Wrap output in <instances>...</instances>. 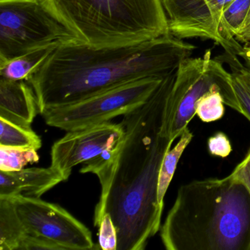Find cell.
<instances>
[{
	"instance_id": "1",
	"label": "cell",
	"mask_w": 250,
	"mask_h": 250,
	"mask_svg": "<svg viewBox=\"0 0 250 250\" xmlns=\"http://www.w3.org/2000/svg\"><path fill=\"white\" fill-rule=\"evenodd\" d=\"M176 72L124 115L119 143L80 169L99 178L102 192L94 225L99 228L104 215H110L118 234L117 250H145L160 229L164 207L158 201V181L164 158L175 141L169 137L166 111Z\"/></svg>"
},
{
	"instance_id": "2",
	"label": "cell",
	"mask_w": 250,
	"mask_h": 250,
	"mask_svg": "<svg viewBox=\"0 0 250 250\" xmlns=\"http://www.w3.org/2000/svg\"><path fill=\"white\" fill-rule=\"evenodd\" d=\"M196 49L170 33L140 43L100 47L71 39L60 43L27 82L42 115L130 82L164 78Z\"/></svg>"
},
{
	"instance_id": "3",
	"label": "cell",
	"mask_w": 250,
	"mask_h": 250,
	"mask_svg": "<svg viewBox=\"0 0 250 250\" xmlns=\"http://www.w3.org/2000/svg\"><path fill=\"white\" fill-rule=\"evenodd\" d=\"M167 250H250V193L230 175L181 186L161 227Z\"/></svg>"
},
{
	"instance_id": "4",
	"label": "cell",
	"mask_w": 250,
	"mask_h": 250,
	"mask_svg": "<svg viewBox=\"0 0 250 250\" xmlns=\"http://www.w3.org/2000/svg\"><path fill=\"white\" fill-rule=\"evenodd\" d=\"M79 42L93 46L140 43L168 34L162 0H41Z\"/></svg>"
},
{
	"instance_id": "5",
	"label": "cell",
	"mask_w": 250,
	"mask_h": 250,
	"mask_svg": "<svg viewBox=\"0 0 250 250\" xmlns=\"http://www.w3.org/2000/svg\"><path fill=\"white\" fill-rule=\"evenodd\" d=\"M214 87L220 89L224 104L241 113L231 74L219 60L212 59L210 49L203 57L188 58L180 64L167 105L166 123L171 139L180 137L196 115L197 101Z\"/></svg>"
},
{
	"instance_id": "6",
	"label": "cell",
	"mask_w": 250,
	"mask_h": 250,
	"mask_svg": "<svg viewBox=\"0 0 250 250\" xmlns=\"http://www.w3.org/2000/svg\"><path fill=\"white\" fill-rule=\"evenodd\" d=\"M71 39L41 0H0V62Z\"/></svg>"
},
{
	"instance_id": "7",
	"label": "cell",
	"mask_w": 250,
	"mask_h": 250,
	"mask_svg": "<svg viewBox=\"0 0 250 250\" xmlns=\"http://www.w3.org/2000/svg\"><path fill=\"white\" fill-rule=\"evenodd\" d=\"M164 78L130 82L76 103L47 109L42 115L49 126L67 132L109 122L146 102Z\"/></svg>"
},
{
	"instance_id": "8",
	"label": "cell",
	"mask_w": 250,
	"mask_h": 250,
	"mask_svg": "<svg viewBox=\"0 0 250 250\" xmlns=\"http://www.w3.org/2000/svg\"><path fill=\"white\" fill-rule=\"evenodd\" d=\"M7 197L12 201L27 235L50 240L63 250L94 248L90 229L64 208L36 197Z\"/></svg>"
},
{
	"instance_id": "9",
	"label": "cell",
	"mask_w": 250,
	"mask_h": 250,
	"mask_svg": "<svg viewBox=\"0 0 250 250\" xmlns=\"http://www.w3.org/2000/svg\"><path fill=\"white\" fill-rule=\"evenodd\" d=\"M123 135L121 124L109 121L68 131L52 146L51 167L59 171L66 181L74 167L87 163L112 150Z\"/></svg>"
},
{
	"instance_id": "10",
	"label": "cell",
	"mask_w": 250,
	"mask_h": 250,
	"mask_svg": "<svg viewBox=\"0 0 250 250\" xmlns=\"http://www.w3.org/2000/svg\"><path fill=\"white\" fill-rule=\"evenodd\" d=\"M232 0H162L169 33L178 39H210L230 55L219 33L221 16Z\"/></svg>"
},
{
	"instance_id": "11",
	"label": "cell",
	"mask_w": 250,
	"mask_h": 250,
	"mask_svg": "<svg viewBox=\"0 0 250 250\" xmlns=\"http://www.w3.org/2000/svg\"><path fill=\"white\" fill-rule=\"evenodd\" d=\"M63 181L62 174L51 166L0 170V197L21 195L39 198Z\"/></svg>"
},
{
	"instance_id": "12",
	"label": "cell",
	"mask_w": 250,
	"mask_h": 250,
	"mask_svg": "<svg viewBox=\"0 0 250 250\" xmlns=\"http://www.w3.org/2000/svg\"><path fill=\"white\" fill-rule=\"evenodd\" d=\"M38 113L37 98L27 82L0 78V118L31 126Z\"/></svg>"
},
{
	"instance_id": "13",
	"label": "cell",
	"mask_w": 250,
	"mask_h": 250,
	"mask_svg": "<svg viewBox=\"0 0 250 250\" xmlns=\"http://www.w3.org/2000/svg\"><path fill=\"white\" fill-rule=\"evenodd\" d=\"M60 43L43 46L25 55L0 62V78L28 81Z\"/></svg>"
},
{
	"instance_id": "14",
	"label": "cell",
	"mask_w": 250,
	"mask_h": 250,
	"mask_svg": "<svg viewBox=\"0 0 250 250\" xmlns=\"http://www.w3.org/2000/svg\"><path fill=\"white\" fill-rule=\"evenodd\" d=\"M250 9V0H232L225 8L219 22V33L228 43L232 56H238L244 46L235 39Z\"/></svg>"
},
{
	"instance_id": "15",
	"label": "cell",
	"mask_w": 250,
	"mask_h": 250,
	"mask_svg": "<svg viewBox=\"0 0 250 250\" xmlns=\"http://www.w3.org/2000/svg\"><path fill=\"white\" fill-rule=\"evenodd\" d=\"M27 233L9 197H0V250H19Z\"/></svg>"
},
{
	"instance_id": "16",
	"label": "cell",
	"mask_w": 250,
	"mask_h": 250,
	"mask_svg": "<svg viewBox=\"0 0 250 250\" xmlns=\"http://www.w3.org/2000/svg\"><path fill=\"white\" fill-rule=\"evenodd\" d=\"M175 147L169 149L164 158L159 171V181H158V201L160 206L164 207V199L167 191L168 187L172 181L174 174L176 170L177 165L187 146L191 143L193 134L188 126L184 128L180 135Z\"/></svg>"
},
{
	"instance_id": "17",
	"label": "cell",
	"mask_w": 250,
	"mask_h": 250,
	"mask_svg": "<svg viewBox=\"0 0 250 250\" xmlns=\"http://www.w3.org/2000/svg\"><path fill=\"white\" fill-rule=\"evenodd\" d=\"M0 146L38 150L42 147V140L31 126H23L0 118Z\"/></svg>"
},
{
	"instance_id": "18",
	"label": "cell",
	"mask_w": 250,
	"mask_h": 250,
	"mask_svg": "<svg viewBox=\"0 0 250 250\" xmlns=\"http://www.w3.org/2000/svg\"><path fill=\"white\" fill-rule=\"evenodd\" d=\"M225 58L232 69V87L239 102L241 114L250 121V68L244 67L236 56L227 54Z\"/></svg>"
},
{
	"instance_id": "19",
	"label": "cell",
	"mask_w": 250,
	"mask_h": 250,
	"mask_svg": "<svg viewBox=\"0 0 250 250\" xmlns=\"http://www.w3.org/2000/svg\"><path fill=\"white\" fill-rule=\"evenodd\" d=\"M39 160V154L35 149L0 146V170H20L28 164Z\"/></svg>"
},
{
	"instance_id": "20",
	"label": "cell",
	"mask_w": 250,
	"mask_h": 250,
	"mask_svg": "<svg viewBox=\"0 0 250 250\" xmlns=\"http://www.w3.org/2000/svg\"><path fill=\"white\" fill-rule=\"evenodd\" d=\"M224 104L220 89L214 87L197 101L195 107L196 115L203 122L218 121L225 114Z\"/></svg>"
},
{
	"instance_id": "21",
	"label": "cell",
	"mask_w": 250,
	"mask_h": 250,
	"mask_svg": "<svg viewBox=\"0 0 250 250\" xmlns=\"http://www.w3.org/2000/svg\"><path fill=\"white\" fill-rule=\"evenodd\" d=\"M99 228V245L102 250H118V234L109 213L104 215Z\"/></svg>"
},
{
	"instance_id": "22",
	"label": "cell",
	"mask_w": 250,
	"mask_h": 250,
	"mask_svg": "<svg viewBox=\"0 0 250 250\" xmlns=\"http://www.w3.org/2000/svg\"><path fill=\"white\" fill-rule=\"evenodd\" d=\"M208 147L213 156L221 158L227 157L232 151L229 139L222 132L216 133L208 139Z\"/></svg>"
},
{
	"instance_id": "23",
	"label": "cell",
	"mask_w": 250,
	"mask_h": 250,
	"mask_svg": "<svg viewBox=\"0 0 250 250\" xmlns=\"http://www.w3.org/2000/svg\"><path fill=\"white\" fill-rule=\"evenodd\" d=\"M229 175L234 179L244 184L250 193V147L245 158L235 167Z\"/></svg>"
},
{
	"instance_id": "24",
	"label": "cell",
	"mask_w": 250,
	"mask_h": 250,
	"mask_svg": "<svg viewBox=\"0 0 250 250\" xmlns=\"http://www.w3.org/2000/svg\"><path fill=\"white\" fill-rule=\"evenodd\" d=\"M235 38L240 43H250V9L245 21Z\"/></svg>"
},
{
	"instance_id": "25",
	"label": "cell",
	"mask_w": 250,
	"mask_h": 250,
	"mask_svg": "<svg viewBox=\"0 0 250 250\" xmlns=\"http://www.w3.org/2000/svg\"><path fill=\"white\" fill-rule=\"evenodd\" d=\"M238 56L240 58H242V59L244 60L245 61L246 64H247V66L249 68H250V47L249 46H244V49H243L242 52L238 55Z\"/></svg>"
}]
</instances>
